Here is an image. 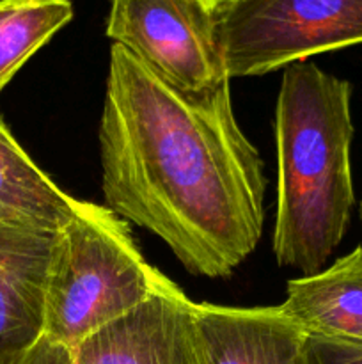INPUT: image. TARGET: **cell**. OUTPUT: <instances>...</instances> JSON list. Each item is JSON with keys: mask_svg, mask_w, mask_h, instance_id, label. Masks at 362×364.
I'll use <instances>...</instances> for the list:
<instances>
[{"mask_svg": "<svg viewBox=\"0 0 362 364\" xmlns=\"http://www.w3.org/2000/svg\"><path fill=\"white\" fill-rule=\"evenodd\" d=\"M106 36L181 92L229 82L204 0H112Z\"/></svg>", "mask_w": 362, "mask_h": 364, "instance_id": "obj_5", "label": "cell"}, {"mask_svg": "<svg viewBox=\"0 0 362 364\" xmlns=\"http://www.w3.org/2000/svg\"><path fill=\"white\" fill-rule=\"evenodd\" d=\"M204 2H206V4H209V6H212V7H215L216 4L222 2V0H204Z\"/></svg>", "mask_w": 362, "mask_h": 364, "instance_id": "obj_14", "label": "cell"}, {"mask_svg": "<svg viewBox=\"0 0 362 364\" xmlns=\"http://www.w3.org/2000/svg\"><path fill=\"white\" fill-rule=\"evenodd\" d=\"M279 308L305 334L362 343V247L329 269L291 279Z\"/></svg>", "mask_w": 362, "mask_h": 364, "instance_id": "obj_9", "label": "cell"}, {"mask_svg": "<svg viewBox=\"0 0 362 364\" xmlns=\"http://www.w3.org/2000/svg\"><path fill=\"white\" fill-rule=\"evenodd\" d=\"M71 20V0H0V91Z\"/></svg>", "mask_w": 362, "mask_h": 364, "instance_id": "obj_11", "label": "cell"}, {"mask_svg": "<svg viewBox=\"0 0 362 364\" xmlns=\"http://www.w3.org/2000/svg\"><path fill=\"white\" fill-rule=\"evenodd\" d=\"M300 364H362V343L305 334Z\"/></svg>", "mask_w": 362, "mask_h": 364, "instance_id": "obj_12", "label": "cell"}, {"mask_svg": "<svg viewBox=\"0 0 362 364\" xmlns=\"http://www.w3.org/2000/svg\"><path fill=\"white\" fill-rule=\"evenodd\" d=\"M98 139L105 206L165 242L187 272L227 277L258 247L266 180L229 82L181 92L112 43Z\"/></svg>", "mask_w": 362, "mask_h": 364, "instance_id": "obj_1", "label": "cell"}, {"mask_svg": "<svg viewBox=\"0 0 362 364\" xmlns=\"http://www.w3.org/2000/svg\"><path fill=\"white\" fill-rule=\"evenodd\" d=\"M213 31L227 78L284 70L362 43V0H222Z\"/></svg>", "mask_w": 362, "mask_h": 364, "instance_id": "obj_4", "label": "cell"}, {"mask_svg": "<svg viewBox=\"0 0 362 364\" xmlns=\"http://www.w3.org/2000/svg\"><path fill=\"white\" fill-rule=\"evenodd\" d=\"M23 364H75L70 348L43 338Z\"/></svg>", "mask_w": 362, "mask_h": 364, "instance_id": "obj_13", "label": "cell"}, {"mask_svg": "<svg viewBox=\"0 0 362 364\" xmlns=\"http://www.w3.org/2000/svg\"><path fill=\"white\" fill-rule=\"evenodd\" d=\"M195 304L167 281L148 302L71 348L75 364H201Z\"/></svg>", "mask_w": 362, "mask_h": 364, "instance_id": "obj_6", "label": "cell"}, {"mask_svg": "<svg viewBox=\"0 0 362 364\" xmlns=\"http://www.w3.org/2000/svg\"><path fill=\"white\" fill-rule=\"evenodd\" d=\"M55 238L57 231L0 226V364H23L45 336Z\"/></svg>", "mask_w": 362, "mask_h": 364, "instance_id": "obj_7", "label": "cell"}, {"mask_svg": "<svg viewBox=\"0 0 362 364\" xmlns=\"http://www.w3.org/2000/svg\"><path fill=\"white\" fill-rule=\"evenodd\" d=\"M167 281L119 215L78 199L53 244L43 338L71 350L148 302Z\"/></svg>", "mask_w": 362, "mask_h": 364, "instance_id": "obj_3", "label": "cell"}, {"mask_svg": "<svg viewBox=\"0 0 362 364\" xmlns=\"http://www.w3.org/2000/svg\"><path fill=\"white\" fill-rule=\"evenodd\" d=\"M201 364H300L305 333L275 308L195 304Z\"/></svg>", "mask_w": 362, "mask_h": 364, "instance_id": "obj_8", "label": "cell"}, {"mask_svg": "<svg viewBox=\"0 0 362 364\" xmlns=\"http://www.w3.org/2000/svg\"><path fill=\"white\" fill-rule=\"evenodd\" d=\"M351 85L312 63L284 68L275 109L277 263L302 276L323 270L353 210Z\"/></svg>", "mask_w": 362, "mask_h": 364, "instance_id": "obj_2", "label": "cell"}, {"mask_svg": "<svg viewBox=\"0 0 362 364\" xmlns=\"http://www.w3.org/2000/svg\"><path fill=\"white\" fill-rule=\"evenodd\" d=\"M361 220H362V203H361Z\"/></svg>", "mask_w": 362, "mask_h": 364, "instance_id": "obj_15", "label": "cell"}, {"mask_svg": "<svg viewBox=\"0 0 362 364\" xmlns=\"http://www.w3.org/2000/svg\"><path fill=\"white\" fill-rule=\"evenodd\" d=\"M77 203L32 162L0 116V226L59 231Z\"/></svg>", "mask_w": 362, "mask_h": 364, "instance_id": "obj_10", "label": "cell"}]
</instances>
